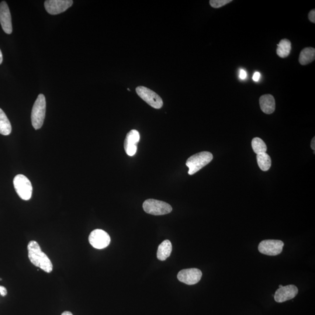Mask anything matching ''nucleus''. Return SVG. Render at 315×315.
<instances>
[{"mask_svg": "<svg viewBox=\"0 0 315 315\" xmlns=\"http://www.w3.org/2000/svg\"><path fill=\"white\" fill-rule=\"evenodd\" d=\"M213 155L211 152L203 151L191 156L186 161V166L189 168L188 174L190 175L195 174L201 169L213 160Z\"/></svg>", "mask_w": 315, "mask_h": 315, "instance_id": "f03ea898", "label": "nucleus"}, {"mask_svg": "<svg viewBox=\"0 0 315 315\" xmlns=\"http://www.w3.org/2000/svg\"><path fill=\"white\" fill-rule=\"evenodd\" d=\"M0 294L2 297H5L7 294V290L4 287L0 286Z\"/></svg>", "mask_w": 315, "mask_h": 315, "instance_id": "393cba45", "label": "nucleus"}, {"mask_svg": "<svg viewBox=\"0 0 315 315\" xmlns=\"http://www.w3.org/2000/svg\"><path fill=\"white\" fill-rule=\"evenodd\" d=\"M258 164L260 168L263 171H268L271 167L272 160L271 157L265 152L256 156Z\"/></svg>", "mask_w": 315, "mask_h": 315, "instance_id": "6ab92c4d", "label": "nucleus"}, {"mask_svg": "<svg viewBox=\"0 0 315 315\" xmlns=\"http://www.w3.org/2000/svg\"><path fill=\"white\" fill-rule=\"evenodd\" d=\"M283 287V286H282V285H280V286H279V288H280V287Z\"/></svg>", "mask_w": 315, "mask_h": 315, "instance_id": "c85d7f7f", "label": "nucleus"}, {"mask_svg": "<svg viewBox=\"0 0 315 315\" xmlns=\"http://www.w3.org/2000/svg\"><path fill=\"white\" fill-rule=\"evenodd\" d=\"M2 279L1 278H0V281H1Z\"/></svg>", "mask_w": 315, "mask_h": 315, "instance_id": "c756f323", "label": "nucleus"}, {"mask_svg": "<svg viewBox=\"0 0 315 315\" xmlns=\"http://www.w3.org/2000/svg\"><path fill=\"white\" fill-rule=\"evenodd\" d=\"M73 4L72 0H47L44 7L51 15H57L63 12Z\"/></svg>", "mask_w": 315, "mask_h": 315, "instance_id": "1a4fd4ad", "label": "nucleus"}, {"mask_svg": "<svg viewBox=\"0 0 315 315\" xmlns=\"http://www.w3.org/2000/svg\"><path fill=\"white\" fill-rule=\"evenodd\" d=\"M13 183L15 191L20 199L23 200H29L31 199L32 186L25 176L21 174L16 175L13 179Z\"/></svg>", "mask_w": 315, "mask_h": 315, "instance_id": "39448f33", "label": "nucleus"}, {"mask_svg": "<svg viewBox=\"0 0 315 315\" xmlns=\"http://www.w3.org/2000/svg\"><path fill=\"white\" fill-rule=\"evenodd\" d=\"M12 127L11 123L3 110L0 108V134L8 136L11 134Z\"/></svg>", "mask_w": 315, "mask_h": 315, "instance_id": "f3484780", "label": "nucleus"}, {"mask_svg": "<svg viewBox=\"0 0 315 315\" xmlns=\"http://www.w3.org/2000/svg\"><path fill=\"white\" fill-rule=\"evenodd\" d=\"M285 244L280 240H268L260 242L258 250L262 254L268 256L279 255L283 251Z\"/></svg>", "mask_w": 315, "mask_h": 315, "instance_id": "0eeeda50", "label": "nucleus"}, {"mask_svg": "<svg viewBox=\"0 0 315 315\" xmlns=\"http://www.w3.org/2000/svg\"><path fill=\"white\" fill-rule=\"evenodd\" d=\"M261 110L266 114H272L276 109V102L274 97L270 94L262 95L259 99Z\"/></svg>", "mask_w": 315, "mask_h": 315, "instance_id": "4468645a", "label": "nucleus"}, {"mask_svg": "<svg viewBox=\"0 0 315 315\" xmlns=\"http://www.w3.org/2000/svg\"><path fill=\"white\" fill-rule=\"evenodd\" d=\"M145 212L154 216H162L170 213L172 208L167 203L155 199H148L143 203Z\"/></svg>", "mask_w": 315, "mask_h": 315, "instance_id": "20e7f679", "label": "nucleus"}, {"mask_svg": "<svg viewBox=\"0 0 315 315\" xmlns=\"http://www.w3.org/2000/svg\"><path fill=\"white\" fill-rule=\"evenodd\" d=\"M2 60H3L2 54V52L1 50H0V64L2 63Z\"/></svg>", "mask_w": 315, "mask_h": 315, "instance_id": "cd10ccee", "label": "nucleus"}, {"mask_svg": "<svg viewBox=\"0 0 315 315\" xmlns=\"http://www.w3.org/2000/svg\"><path fill=\"white\" fill-rule=\"evenodd\" d=\"M89 242L93 248L102 249L108 247L110 243V237L105 231L97 229L90 234Z\"/></svg>", "mask_w": 315, "mask_h": 315, "instance_id": "6e6552de", "label": "nucleus"}, {"mask_svg": "<svg viewBox=\"0 0 315 315\" xmlns=\"http://www.w3.org/2000/svg\"><path fill=\"white\" fill-rule=\"evenodd\" d=\"M0 23L6 33L11 34L12 26L11 15L8 5L5 1L0 3Z\"/></svg>", "mask_w": 315, "mask_h": 315, "instance_id": "ddd939ff", "label": "nucleus"}, {"mask_svg": "<svg viewBox=\"0 0 315 315\" xmlns=\"http://www.w3.org/2000/svg\"><path fill=\"white\" fill-rule=\"evenodd\" d=\"M315 59V49L313 47H306L301 51L299 62L301 65H306Z\"/></svg>", "mask_w": 315, "mask_h": 315, "instance_id": "dca6fc26", "label": "nucleus"}, {"mask_svg": "<svg viewBox=\"0 0 315 315\" xmlns=\"http://www.w3.org/2000/svg\"><path fill=\"white\" fill-rule=\"evenodd\" d=\"M252 147L255 153L257 155L265 153L268 150L265 142L259 137H255L252 140Z\"/></svg>", "mask_w": 315, "mask_h": 315, "instance_id": "aec40b11", "label": "nucleus"}, {"mask_svg": "<svg viewBox=\"0 0 315 315\" xmlns=\"http://www.w3.org/2000/svg\"><path fill=\"white\" fill-rule=\"evenodd\" d=\"M202 277V272L196 268L182 270L178 275V279L180 282L187 285H195L198 283Z\"/></svg>", "mask_w": 315, "mask_h": 315, "instance_id": "9d476101", "label": "nucleus"}, {"mask_svg": "<svg viewBox=\"0 0 315 315\" xmlns=\"http://www.w3.org/2000/svg\"><path fill=\"white\" fill-rule=\"evenodd\" d=\"M232 0H210V5L214 8H219L222 6L229 4Z\"/></svg>", "mask_w": 315, "mask_h": 315, "instance_id": "412c9836", "label": "nucleus"}, {"mask_svg": "<svg viewBox=\"0 0 315 315\" xmlns=\"http://www.w3.org/2000/svg\"><path fill=\"white\" fill-rule=\"evenodd\" d=\"M292 50V43L287 39H283L280 41L277 48V54L281 58H286L289 56Z\"/></svg>", "mask_w": 315, "mask_h": 315, "instance_id": "a211bd4d", "label": "nucleus"}, {"mask_svg": "<svg viewBox=\"0 0 315 315\" xmlns=\"http://www.w3.org/2000/svg\"><path fill=\"white\" fill-rule=\"evenodd\" d=\"M172 251L171 242L165 240L159 246L157 251V258L161 261H164L170 256Z\"/></svg>", "mask_w": 315, "mask_h": 315, "instance_id": "2eb2a0df", "label": "nucleus"}, {"mask_svg": "<svg viewBox=\"0 0 315 315\" xmlns=\"http://www.w3.org/2000/svg\"><path fill=\"white\" fill-rule=\"evenodd\" d=\"M27 251L29 261L34 266L48 273L53 271V264L48 256L41 251L37 242L30 241L27 245Z\"/></svg>", "mask_w": 315, "mask_h": 315, "instance_id": "f257e3e1", "label": "nucleus"}, {"mask_svg": "<svg viewBox=\"0 0 315 315\" xmlns=\"http://www.w3.org/2000/svg\"><path fill=\"white\" fill-rule=\"evenodd\" d=\"M261 73L259 72H255L254 75H253V80L255 82H258L259 79L261 78Z\"/></svg>", "mask_w": 315, "mask_h": 315, "instance_id": "b1692460", "label": "nucleus"}, {"mask_svg": "<svg viewBox=\"0 0 315 315\" xmlns=\"http://www.w3.org/2000/svg\"><path fill=\"white\" fill-rule=\"evenodd\" d=\"M137 95L147 103L149 105L155 109H161L163 106V100L157 93L145 86H139L136 88Z\"/></svg>", "mask_w": 315, "mask_h": 315, "instance_id": "423d86ee", "label": "nucleus"}, {"mask_svg": "<svg viewBox=\"0 0 315 315\" xmlns=\"http://www.w3.org/2000/svg\"><path fill=\"white\" fill-rule=\"evenodd\" d=\"M61 315H72V314L71 313H70V312L65 311Z\"/></svg>", "mask_w": 315, "mask_h": 315, "instance_id": "bb28decb", "label": "nucleus"}, {"mask_svg": "<svg viewBox=\"0 0 315 315\" xmlns=\"http://www.w3.org/2000/svg\"><path fill=\"white\" fill-rule=\"evenodd\" d=\"M140 140V133L136 130H131L127 134L126 139L124 140V147L126 154L130 157H133L136 154L137 144Z\"/></svg>", "mask_w": 315, "mask_h": 315, "instance_id": "f8f14e48", "label": "nucleus"}, {"mask_svg": "<svg viewBox=\"0 0 315 315\" xmlns=\"http://www.w3.org/2000/svg\"><path fill=\"white\" fill-rule=\"evenodd\" d=\"M311 148L314 151L315 150V138L314 137L313 139L311 141Z\"/></svg>", "mask_w": 315, "mask_h": 315, "instance_id": "a878e982", "label": "nucleus"}, {"mask_svg": "<svg viewBox=\"0 0 315 315\" xmlns=\"http://www.w3.org/2000/svg\"><path fill=\"white\" fill-rule=\"evenodd\" d=\"M299 293V289L294 285H288L280 287L275 294V300L278 303H283L292 300Z\"/></svg>", "mask_w": 315, "mask_h": 315, "instance_id": "9b49d317", "label": "nucleus"}, {"mask_svg": "<svg viewBox=\"0 0 315 315\" xmlns=\"http://www.w3.org/2000/svg\"><path fill=\"white\" fill-rule=\"evenodd\" d=\"M308 18H309V19L310 20V21L311 22H313L314 23H315V9L311 10V11L310 12L309 14H308Z\"/></svg>", "mask_w": 315, "mask_h": 315, "instance_id": "4be33fe9", "label": "nucleus"}, {"mask_svg": "<svg viewBox=\"0 0 315 315\" xmlns=\"http://www.w3.org/2000/svg\"><path fill=\"white\" fill-rule=\"evenodd\" d=\"M247 77V71H246L244 69H241L240 71V78L241 79H245Z\"/></svg>", "mask_w": 315, "mask_h": 315, "instance_id": "5701e85b", "label": "nucleus"}, {"mask_svg": "<svg viewBox=\"0 0 315 315\" xmlns=\"http://www.w3.org/2000/svg\"><path fill=\"white\" fill-rule=\"evenodd\" d=\"M46 98L43 94L38 95L34 102L32 113H31V121L34 129H40L42 127L46 114Z\"/></svg>", "mask_w": 315, "mask_h": 315, "instance_id": "7ed1b4c3", "label": "nucleus"}]
</instances>
